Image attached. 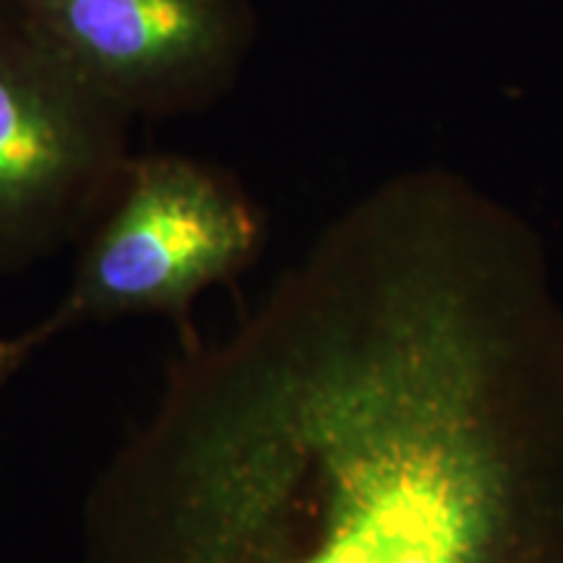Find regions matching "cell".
<instances>
[{"label":"cell","mask_w":563,"mask_h":563,"mask_svg":"<svg viewBox=\"0 0 563 563\" xmlns=\"http://www.w3.org/2000/svg\"><path fill=\"white\" fill-rule=\"evenodd\" d=\"M87 563H563V292L462 175L378 183L191 342L84 501Z\"/></svg>","instance_id":"6da1fadb"},{"label":"cell","mask_w":563,"mask_h":563,"mask_svg":"<svg viewBox=\"0 0 563 563\" xmlns=\"http://www.w3.org/2000/svg\"><path fill=\"white\" fill-rule=\"evenodd\" d=\"M264 243V214L228 170L186 154H133L84 232L55 334L129 316H180L243 272Z\"/></svg>","instance_id":"7a4b0ae2"},{"label":"cell","mask_w":563,"mask_h":563,"mask_svg":"<svg viewBox=\"0 0 563 563\" xmlns=\"http://www.w3.org/2000/svg\"><path fill=\"white\" fill-rule=\"evenodd\" d=\"M133 118L207 110L258 37L251 0H5Z\"/></svg>","instance_id":"277c9868"},{"label":"cell","mask_w":563,"mask_h":563,"mask_svg":"<svg viewBox=\"0 0 563 563\" xmlns=\"http://www.w3.org/2000/svg\"><path fill=\"white\" fill-rule=\"evenodd\" d=\"M133 121L0 0V272L89 230L133 157Z\"/></svg>","instance_id":"3957f363"},{"label":"cell","mask_w":563,"mask_h":563,"mask_svg":"<svg viewBox=\"0 0 563 563\" xmlns=\"http://www.w3.org/2000/svg\"><path fill=\"white\" fill-rule=\"evenodd\" d=\"M55 329L51 321H42L37 327L26 329L24 334H0V389L11 382L24 363L37 352L42 344L55 340Z\"/></svg>","instance_id":"5b68a950"}]
</instances>
